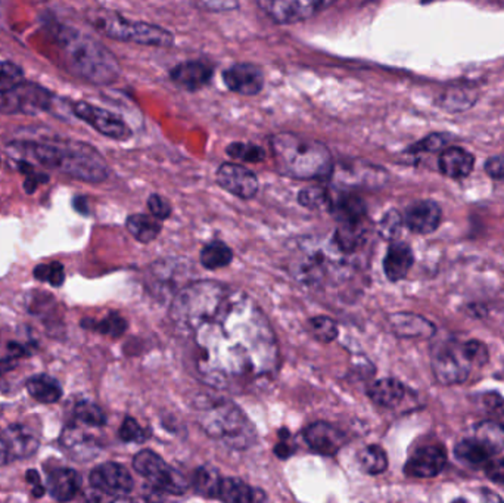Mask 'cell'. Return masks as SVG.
Listing matches in <instances>:
<instances>
[{"mask_svg":"<svg viewBox=\"0 0 504 503\" xmlns=\"http://www.w3.org/2000/svg\"><path fill=\"white\" fill-rule=\"evenodd\" d=\"M169 319L205 384L241 388L277 371L275 331L244 291L220 282H192L171 301Z\"/></svg>","mask_w":504,"mask_h":503,"instance_id":"1","label":"cell"},{"mask_svg":"<svg viewBox=\"0 0 504 503\" xmlns=\"http://www.w3.org/2000/svg\"><path fill=\"white\" fill-rule=\"evenodd\" d=\"M56 46L68 73L90 85H112L121 73L114 54L98 39L74 27L58 26Z\"/></svg>","mask_w":504,"mask_h":503,"instance_id":"2","label":"cell"},{"mask_svg":"<svg viewBox=\"0 0 504 503\" xmlns=\"http://www.w3.org/2000/svg\"><path fill=\"white\" fill-rule=\"evenodd\" d=\"M20 146L42 166L62 171L74 179L99 184L110 175L105 158L85 142H42Z\"/></svg>","mask_w":504,"mask_h":503,"instance_id":"3","label":"cell"},{"mask_svg":"<svg viewBox=\"0 0 504 503\" xmlns=\"http://www.w3.org/2000/svg\"><path fill=\"white\" fill-rule=\"evenodd\" d=\"M270 148L277 170L293 179L329 177L335 166L325 144L297 133H277L270 139Z\"/></svg>","mask_w":504,"mask_h":503,"instance_id":"4","label":"cell"},{"mask_svg":"<svg viewBox=\"0 0 504 503\" xmlns=\"http://www.w3.org/2000/svg\"><path fill=\"white\" fill-rule=\"evenodd\" d=\"M200 423L212 439L236 450L250 448L257 435L255 426L232 401H217L208 406L202 410Z\"/></svg>","mask_w":504,"mask_h":503,"instance_id":"5","label":"cell"},{"mask_svg":"<svg viewBox=\"0 0 504 503\" xmlns=\"http://www.w3.org/2000/svg\"><path fill=\"white\" fill-rule=\"evenodd\" d=\"M89 21L101 35L120 42L157 47H169L174 43V36L166 29L148 22L132 21L110 11L89 13Z\"/></svg>","mask_w":504,"mask_h":503,"instance_id":"6","label":"cell"},{"mask_svg":"<svg viewBox=\"0 0 504 503\" xmlns=\"http://www.w3.org/2000/svg\"><path fill=\"white\" fill-rule=\"evenodd\" d=\"M136 473L146 478L153 491L167 495L180 496L186 493L189 482L182 474L171 468L158 453L145 449L140 450L133 459Z\"/></svg>","mask_w":504,"mask_h":503,"instance_id":"7","label":"cell"},{"mask_svg":"<svg viewBox=\"0 0 504 503\" xmlns=\"http://www.w3.org/2000/svg\"><path fill=\"white\" fill-rule=\"evenodd\" d=\"M504 448V431L496 424H483L475 437L458 443L454 453L459 459L469 465H481L501 452Z\"/></svg>","mask_w":504,"mask_h":503,"instance_id":"8","label":"cell"},{"mask_svg":"<svg viewBox=\"0 0 504 503\" xmlns=\"http://www.w3.org/2000/svg\"><path fill=\"white\" fill-rule=\"evenodd\" d=\"M338 0H257L266 17L277 24H295L318 15Z\"/></svg>","mask_w":504,"mask_h":503,"instance_id":"9","label":"cell"},{"mask_svg":"<svg viewBox=\"0 0 504 503\" xmlns=\"http://www.w3.org/2000/svg\"><path fill=\"white\" fill-rule=\"evenodd\" d=\"M52 95L33 83H20L17 87L0 94V111L38 114L51 108Z\"/></svg>","mask_w":504,"mask_h":503,"instance_id":"10","label":"cell"},{"mask_svg":"<svg viewBox=\"0 0 504 503\" xmlns=\"http://www.w3.org/2000/svg\"><path fill=\"white\" fill-rule=\"evenodd\" d=\"M472 367L463 353L462 344H449L434 353V375L441 384H462L471 375Z\"/></svg>","mask_w":504,"mask_h":503,"instance_id":"11","label":"cell"},{"mask_svg":"<svg viewBox=\"0 0 504 503\" xmlns=\"http://www.w3.org/2000/svg\"><path fill=\"white\" fill-rule=\"evenodd\" d=\"M329 177L343 188H381L388 180V173L382 167L356 160L334 166Z\"/></svg>","mask_w":504,"mask_h":503,"instance_id":"12","label":"cell"},{"mask_svg":"<svg viewBox=\"0 0 504 503\" xmlns=\"http://www.w3.org/2000/svg\"><path fill=\"white\" fill-rule=\"evenodd\" d=\"M72 111L103 136L111 137L115 141H128V137H132V128H128V124L114 112L89 103H77Z\"/></svg>","mask_w":504,"mask_h":503,"instance_id":"13","label":"cell"},{"mask_svg":"<svg viewBox=\"0 0 504 503\" xmlns=\"http://www.w3.org/2000/svg\"><path fill=\"white\" fill-rule=\"evenodd\" d=\"M37 437L27 426L15 424L0 431V466L27 459L37 452Z\"/></svg>","mask_w":504,"mask_h":503,"instance_id":"14","label":"cell"},{"mask_svg":"<svg viewBox=\"0 0 504 503\" xmlns=\"http://www.w3.org/2000/svg\"><path fill=\"white\" fill-rule=\"evenodd\" d=\"M90 484L95 491L112 498H123L133 491V478L128 468L115 462L99 465L90 473Z\"/></svg>","mask_w":504,"mask_h":503,"instance_id":"15","label":"cell"},{"mask_svg":"<svg viewBox=\"0 0 504 503\" xmlns=\"http://www.w3.org/2000/svg\"><path fill=\"white\" fill-rule=\"evenodd\" d=\"M217 184L232 195L251 200L259 193L260 184L255 173L235 162H225L217 170Z\"/></svg>","mask_w":504,"mask_h":503,"instance_id":"16","label":"cell"},{"mask_svg":"<svg viewBox=\"0 0 504 503\" xmlns=\"http://www.w3.org/2000/svg\"><path fill=\"white\" fill-rule=\"evenodd\" d=\"M223 81L226 87L235 94L255 96L264 87V74L257 65L241 62L225 70Z\"/></svg>","mask_w":504,"mask_h":503,"instance_id":"17","label":"cell"},{"mask_svg":"<svg viewBox=\"0 0 504 503\" xmlns=\"http://www.w3.org/2000/svg\"><path fill=\"white\" fill-rule=\"evenodd\" d=\"M447 465L444 449L438 446H426L413 453L409 459L404 473L413 478H433L442 473Z\"/></svg>","mask_w":504,"mask_h":503,"instance_id":"18","label":"cell"},{"mask_svg":"<svg viewBox=\"0 0 504 503\" xmlns=\"http://www.w3.org/2000/svg\"><path fill=\"white\" fill-rule=\"evenodd\" d=\"M304 439L310 448L323 457H335L347 441L338 428L327 423H314L307 426Z\"/></svg>","mask_w":504,"mask_h":503,"instance_id":"19","label":"cell"},{"mask_svg":"<svg viewBox=\"0 0 504 503\" xmlns=\"http://www.w3.org/2000/svg\"><path fill=\"white\" fill-rule=\"evenodd\" d=\"M441 218L442 213L435 201H417L407 209L404 223L415 234H433L440 227Z\"/></svg>","mask_w":504,"mask_h":503,"instance_id":"20","label":"cell"},{"mask_svg":"<svg viewBox=\"0 0 504 503\" xmlns=\"http://www.w3.org/2000/svg\"><path fill=\"white\" fill-rule=\"evenodd\" d=\"M212 78V67L201 61H187L169 71L173 83L186 90L201 89Z\"/></svg>","mask_w":504,"mask_h":503,"instance_id":"21","label":"cell"},{"mask_svg":"<svg viewBox=\"0 0 504 503\" xmlns=\"http://www.w3.org/2000/svg\"><path fill=\"white\" fill-rule=\"evenodd\" d=\"M390 325L401 338H431L437 331L433 322L415 313H395L390 317Z\"/></svg>","mask_w":504,"mask_h":503,"instance_id":"22","label":"cell"},{"mask_svg":"<svg viewBox=\"0 0 504 503\" xmlns=\"http://www.w3.org/2000/svg\"><path fill=\"white\" fill-rule=\"evenodd\" d=\"M438 166L442 175L451 179H463L471 175L475 166V157L459 146H450L441 153Z\"/></svg>","mask_w":504,"mask_h":503,"instance_id":"23","label":"cell"},{"mask_svg":"<svg viewBox=\"0 0 504 503\" xmlns=\"http://www.w3.org/2000/svg\"><path fill=\"white\" fill-rule=\"evenodd\" d=\"M415 257L410 245L406 243H392L386 252L384 272L391 282H399L409 275Z\"/></svg>","mask_w":504,"mask_h":503,"instance_id":"24","label":"cell"},{"mask_svg":"<svg viewBox=\"0 0 504 503\" xmlns=\"http://www.w3.org/2000/svg\"><path fill=\"white\" fill-rule=\"evenodd\" d=\"M80 487V474L74 469H54L47 477V491L58 502L71 500L78 493Z\"/></svg>","mask_w":504,"mask_h":503,"instance_id":"25","label":"cell"},{"mask_svg":"<svg viewBox=\"0 0 504 503\" xmlns=\"http://www.w3.org/2000/svg\"><path fill=\"white\" fill-rule=\"evenodd\" d=\"M329 210L339 223H365L368 216L365 201L352 194H343L332 200Z\"/></svg>","mask_w":504,"mask_h":503,"instance_id":"26","label":"cell"},{"mask_svg":"<svg viewBox=\"0 0 504 503\" xmlns=\"http://www.w3.org/2000/svg\"><path fill=\"white\" fill-rule=\"evenodd\" d=\"M369 397L377 406L382 408H395L400 405L406 394V388L394 378H384V380L373 383L369 388Z\"/></svg>","mask_w":504,"mask_h":503,"instance_id":"27","label":"cell"},{"mask_svg":"<svg viewBox=\"0 0 504 503\" xmlns=\"http://www.w3.org/2000/svg\"><path fill=\"white\" fill-rule=\"evenodd\" d=\"M368 229L365 223H339L334 235V243L343 254H352L365 243Z\"/></svg>","mask_w":504,"mask_h":503,"instance_id":"28","label":"cell"},{"mask_svg":"<svg viewBox=\"0 0 504 503\" xmlns=\"http://www.w3.org/2000/svg\"><path fill=\"white\" fill-rule=\"evenodd\" d=\"M27 390L31 397L42 403H56L62 397L60 383L46 374L31 376L30 380L27 381Z\"/></svg>","mask_w":504,"mask_h":503,"instance_id":"29","label":"cell"},{"mask_svg":"<svg viewBox=\"0 0 504 503\" xmlns=\"http://www.w3.org/2000/svg\"><path fill=\"white\" fill-rule=\"evenodd\" d=\"M221 478L220 473L217 471L214 466H201L196 469L194 477H192L191 486L198 495L203 498H219V491H220Z\"/></svg>","mask_w":504,"mask_h":503,"instance_id":"30","label":"cell"},{"mask_svg":"<svg viewBox=\"0 0 504 503\" xmlns=\"http://www.w3.org/2000/svg\"><path fill=\"white\" fill-rule=\"evenodd\" d=\"M128 229L139 243H153L161 232V220L146 214H133L128 219Z\"/></svg>","mask_w":504,"mask_h":503,"instance_id":"31","label":"cell"},{"mask_svg":"<svg viewBox=\"0 0 504 503\" xmlns=\"http://www.w3.org/2000/svg\"><path fill=\"white\" fill-rule=\"evenodd\" d=\"M255 493L257 491H252V487L239 478H223L219 499L229 503H251L257 500Z\"/></svg>","mask_w":504,"mask_h":503,"instance_id":"32","label":"cell"},{"mask_svg":"<svg viewBox=\"0 0 504 503\" xmlns=\"http://www.w3.org/2000/svg\"><path fill=\"white\" fill-rule=\"evenodd\" d=\"M232 259H234V252L220 241L208 243L201 252V265L205 269L214 270L226 268L232 263Z\"/></svg>","mask_w":504,"mask_h":503,"instance_id":"33","label":"cell"},{"mask_svg":"<svg viewBox=\"0 0 504 503\" xmlns=\"http://www.w3.org/2000/svg\"><path fill=\"white\" fill-rule=\"evenodd\" d=\"M476 94L465 87H454L441 95L440 105L442 110L450 112L465 111L474 107L476 103Z\"/></svg>","mask_w":504,"mask_h":503,"instance_id":"34","label":"cell"},{"mask_svg":"<svg viewBox=\"0 0 504 503\" xmlns=\"http://www.w3.org/2000/svg\"><path fill=\"white\" fill-rule=\"evenodd\" d=\"M359 461H360L361 468L370 475L385 473L388 468V457H386L385 450L377 444L363 449L359 455Z\"/></svg>","mask_w":504,"mask_h":503,"instance_id":"35","label":"cell"},{"mask_svg":"<svg viewBox=\"0 0 504 503\" xmlns=\"http://www.w3.org/2000/svg\"><path fill=\"white\" fill-rule=\"evenodd\" d=\"M310 333L318 342H332L338 337V326L335 322L327 316H316L311 317L309 322Z\"/></svg>","mask_w":504,"mask_h":503,"instance_id":"36","label":"cell"},{"mask_svg":"<svg viewBox=\"0 0 504 503\" xmlns=\"http://www.w3.org/2000/svg\"><path fill=\"white\" fill-rule=\"evenodd\" d=\"M74 415H76L77 421H80L81 424H85L87 426L99 428V426H103L106 424V416L103 414V410L98 405L92 403V401H81V403H78L76 406V409H74Z\"/></svg>","mask_w":504,"mask_h":503,"instance_id":"37","label":"cell"},{"mask_svg":"<svg viewBox=\"0 0 504 503\" xmlns=\"http://www.w3.org/2000/svg\"><path fill=\"white\" fill-rule=\"evenodd\" d=\"M89 322V328H94L99 334L108 335V337L119 338L126 333L128 329V322L119 313H111L106 316L105 319L101 322H94V320H87Z\"/></svg>","mask_w":504,"mask_h":503,"instance_id":"38","label":"cell"},{"mask_svg":"<svg viewBox=\"0 0 504 503\" xmlns=\"http://www.w3.org/2000/svg\"><path fill=\"white\" fill-rule=\"evenodd\" d=\"M300 204L304 205L307 209L318 210V209H331V195L327 193L326 189L313 186V188L302 189L300 195H298Z\"/></svg>","mask_w":504,"mask_h":503,"instance_id":"39","label":"cell"},{"mask_svg":"<svg viewBox=\"0 0 504 503\" xmlns=\"http://www.w3.org/2000/svg\"><path fill=\"white\" fill-rule=\"evenodd\" d=\"M227 154L234 160H241L246 162L263 161L266 157L263 148L254 144H244V142H235L232 145L227 146Z\"/></svg>","mask_w":504,"mask_h":503,"instance_id":"40","label":"cell"},{"mask_svg":"<svg viewBox=\"0 0 504 503\" xmlns=\"http://www.w3.org/2000/svg\"><path fill=\"white\" fill-rule=\"evenodd\" d=\"M24 80L22 70L9 61H0V94L17 87Z\"/></svg>","mask_w":504,"mask_h":503,"instance_id":"41","label":"cell"},{"mask_svg":"<svg viewBox=\"0 0 504 503\" xmlns=\"http://www.w3.org/2000/svg\"><path fill=\"white\" fill-rule=\"evenodd\" d=\"M404 219L397 210H391L382 218L381 225H379V234L382 238L386 241H394L399 238L401 227H403Z\"/></svg>","mask_w":504,"mask_h":503,"instance_id":"42","label":"cell"},{"mask_svg":"<svg viewBox=\"0 0 504 503\" xmlns=\"http://www.w3.org/2000/svg\"><path fill=\"white\" fill-rule=\"evenodd\" d=\"M33 275L38 281H47L52 286H61L64 284V266L56 261L49 265H38L34 269Z\"/></svg>","mask_w":504,"mask_h":503,"instance_id":"43","label":"cell"},{"mask_svg":"<svg viewBox=\"0 0 504 503\" xmlns=\"http://www.w3.org/2000/svg\"><path fill=\"white\" fill-rule=\"evenodd\" d=\"M120 437L126 443H145L148 439L146 431L133 418L124 419V423L121 424V428H120Z\"/></svg>","mask_w":504,"mask_h":503,"instance_id":"44","label":"cell"},{"mask_svg":"<svg viewBox=\"0 0 504 503\" xmlns=\"http://www.w3.org/2000/svg\"><path fill=\"white\" fill-rule=\"evenodd\" d=\"M462 349L463 353L469 359L472 365H476V367L487 365L490 354H488L487 346L483 342L471 340V342H463Z\"/></svg>","mask_w":504,"mask_h":503,"instance_id":"45","label":"cell"},{"mask_svg":"<svg viewBox=\"0 0 504 503\" xmlns=\"http://www.w3.org/2000/svg\"><path fill=\"white\" fill-rule=\"evenodd\" d=\"M447 141H449V136L442 133L429 135L428 137H425L424 141L417 142L415 146H411L410 151L411 153H435L444 148Z\"/></svg>","mask_w":504,"mask_h":503,"instance_id":"46","label":"cell"},{"mask_svg":"<svg viewBox=\"0 0 504 503\" xmlns=\"http://www.w3.org/2000/svg\"><path fill=\"white\" fill-rule=\"evenodd\" d=\"M483 409L492 419H501L504 416V399L497 392H487L483 396Z\"/></svg>","mask_w":504,"mask_h":503,"instance_id":"47","label":"cell"},{"mask_svg":"<svg viewBox=\"0 0 504 503\" xmlns=\"http://www.w3.org/2000/svg\"><path fill=\"white\" fill-rule=\"evenodd\" d=\"M148 207L153 218L160 219V220H166L167 218H169V214H171V207H169V201L166 198H162L161 195H157V194L149 196Z\"/></svg>","mask_w":504,"mask_h":503,"instance_id":"48","label":"cell"},{"mask_svg":"<svg viewBox=\"0 0 504 503\" xmlns=\"http://www.w3.org/2000/svg\"><path fill=\"white\" fill-rule=\"evenodd\" d=\"M279 437L280 441L279 444H276L275 453L280 458V459H286V458L293 455V450H295V446H293V443L289 441V439H291L289 431L280 430Z\"/></svg>","mask_w":504,"mask_h":503,"instance_id":"49","label":"cell"},{"mask_svg":"<svg viewBox=\"0 0 504 503\" xmlns=\"http://www.w3.org/2000/svg\"><path fill=\"white\" fill-rule=\"evenodd\" d=\"M485 171L492 179L504 182V155L490 158L485 164Z\"/></svg>","mask_w":504,"mask_h":503,"instance_id":"50","label":"cell"},{"mask_svg":"<svg viewBox=\"0 0 504 503\" xmlns=\"http://www.w3.org/2000/svg\"><path fill=\"white\" fill-rule=\"evenodd\" d=\"M485 474L492 482H504V459L490 462L485 466Z\"/></svg>","mask_w":504,"mask_h":503,"instance_id":"51","label":"cell"},{"mask_svg":"<svg viewBox=\"0 0 504 503\" xmlns=\"http://www.w3.org/2000/svg\"><path fill=\"white\" fill-rule=\"evenodd\" d=\"M72 207H74V209H76V211H78V213H89L87 200H86L85 196H76V198H74V201H72Z\"/></svg>","mask_w":504,"mask_h":503,"instance_id":"52","label":"cell"},{"mask_svg":"<svg viewBox=\"0 0 504 503\" xmlns=\"http://www.w3.org/2000/svg\"><path fill=\"white\" fill-rule=\"evenodd\" d=\"M11 362H12V360H9V359L0 360V392H2V387H4V372L11 371L13 367V365Z\"/></svg>","mask_w":504,"mask_h":503,"instance_id":"53","label":"cell"},{"mask_svg":"<svg viewBox=\"0 0 504 503\" xmlns=\"http://www.w3.org/2000/svg\"><path fill=\"white\" fill-rule=\"evenodd\" d=\"M26 480L27 482H30V484H38L40 482V477H38L37 471H34V469H30V471H27L26 474Z\"/></svg>","mask_w":504,"mask_h":503,"instance_id":"54","label":"cell"},{"mask_svg":"<svg viewBox=\"0 0 504 503\" xmlns=\"http://www.w3.org/2000/svg\"><path fill=\"white\" fill-rule=\"evenodd\" d=\"M46 493V489L38 482V484H34L33 487V496L34 498H42L43 495Z\"/></svg>","mask_w":504,"mask_h":503,"instance_id":"55","label":"cell"},{"mask_svg":"<svg viewBox=\"0 0 504 503\" xmlns=\"http://www.w3.org/2000/svg\"><path fill=\"white\" fill-rule=\"evenodd\" d=\"M2 17H4V0H0V22H2Z\"/></svg>","mask_w":504,"mask_h":503,"instance_id":"56","label":"cell"},{"mask_svg":"<svg viewBox=\"0 0 504 503\" xmlns=\"http://www.w3.org/2000/svg\"><path fill=\"white\" fill-rule=\"evenodd\" d=\"M31 2H37V4H40V2H46V0H31Z\"/></svg>","mask_w":504,"mask_h":503,"instance_id":"57","label":"cell"},{"mask_svg":"<svg viewBox=\"0 0 504 503\" xmlns=\"http://www.w3.org/2000/svg\"><path fill=\"white\" fill-rule=\"evenodd\" d=\"M501 428H503V431H504V425H501Z\"/></svg>","mask_w":504,"mask_h":503,"instance_id":"58","label":"cell"}]
</instances>
